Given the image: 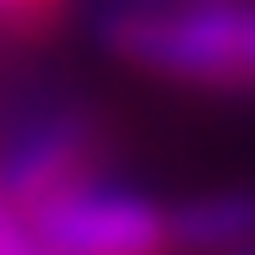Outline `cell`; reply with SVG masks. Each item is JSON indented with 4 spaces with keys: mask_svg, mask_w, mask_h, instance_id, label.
<instances>
[{
    "mask_svg": "<svg viewBox=\"0 0 255 255\" xmlns=\"http://www.w3.org/2000/svg\"><path fill=\"white\" fill-rule=\"evenodd\" d=\"M76 174H87V141H82V130L71 120H54V125H33L11 147L0 190H5V201L22 212V206H33L38 196L71 185Z\"/></svg>",
    "mask_w": 255,
    "mask_h": 255,
    "instance_id": "3957f363",
    "label": "cell"
},
{
    "mask_svg": "<svg viewBox=\"0 0 255 255\" xmlns=\"http://www.w3.org/2000/svg\"><path fill=\"white\" fill-rule=\"evenodd\" d=\"M0 255H44L33 228H27V217L5 201V190H0Z\"/></svg>",
    "mask_w": 255,
    "mask_h": 255,
    "instance_id": "8992f818",
    "label": "cell"
},
{
    "mask_svg": "<svg viewBox=\"0 0 255 255\" xmlns=\"http://www.w3.org/2000/svg\"><path fill=\"white\" fill-rule=\"evenodd\" d=\"M22 217L44 255H163L174 245L163 206L141 190L103 185L93 168L22 206Z\"/></svg>",
    "mask_w": 255,
    "mask_h": 255,
    "instance_id": "7a4b0ae2",
    "label": "cell"
},
{
    "mask_svg": "<svg viewBox=\"0 0 255 255\" xmlns=\"http://www.w3.org/2000/svg\"><path fill=\"white\" fill-rule=\"evenodd\" d=\"M60 11H65V0H0V33H11V38L44 33Z\"/></svg>",
    "mask_w": 255,
    "mask_h": 255,
    "instance_id": "5b68a950",
    "label": "cell"
},
{
    "mask_svg": "<svg viewBox=\"0 0 255 255\" xmlns=\"http://www.w3.org/2000/svg\"><path fill=\"white\" fill-rule=\"evenodd\" d=\"M174 223V245H196V250H234L255 239V196L250 190H217L201 196L185 212H168Z\"/></svg>",
    "mask_w": 255,
    "mask_h": 255,
    "instance_id": "277c9868",
    "label": "cell"
},
{
    "mask_svg": "<svg viewBox=\"0 0 255 255\" xmlns=\"http://www.w3.org/2000/svg\"><path fill=\"white\" fill-rule=\"evenodd\" d=\"M103 38L147 76L255 93V0H120Z\"/></svg>",
    "mask_w": 255,
    "mask_h": 255,
    "instance_id": "6da1fadb",
    "label": "cell"
}]
</instances>
